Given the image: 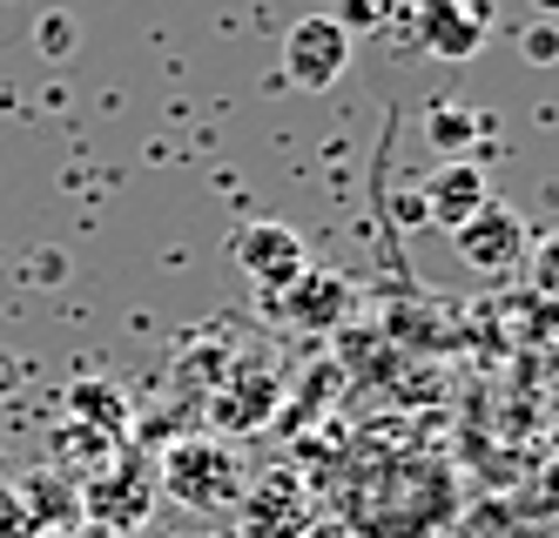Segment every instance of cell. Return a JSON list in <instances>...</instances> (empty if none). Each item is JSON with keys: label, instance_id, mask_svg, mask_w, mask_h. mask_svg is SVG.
I'll return each instance as SVG.
<instances>
[{"label": "cell", "instance_id": "7c38bea8", "mask_svg": "<svg viewBox=\"0 0 559 538\" xmlns=\"http://www.w3.org/2000/svg\"><path fill=\"white\" fill-rule=\"evenodd\" d=\"M539 14H546V21H559V0H539Z\"/></svg>", "mask_w": 559, "mask_h": 538}, {"label": "cell", "instance_id": "277c9868", "mask_svg": "<svg viewBox=\"0 0 559 538\" xmlns=\"http://www.w3.org/2000/svg\"><path fill=\"white\" fill-rule=\"evenodd\" d=\"M452 242H459V256H465L472 270L499 276V270H512L519 256H526V223H519L506 202H478V210L452 229Z\"/></svg>", "mask_w": 559, "mask_h": 538}, {"label": "cell", "instance_id": "8992f818", "mask_svg": "<svg viewBox=\"0 0 559 538\" xmlns=\"http://www.w3.org/2000/svg\"><path fill=\"white\" fill-rule=\"evenodd\" d=\"M276 303H284L290 316H304V323H337V310H344V283H337L331 270H304Z\"/></svg>", "mask_w": 559, "mask_h": 538}, {"label": "cell", "instance_id": "3957f363", "mask_svg": "<svg viewBox=\"0 0 559 538\" xmlns=\"http://www.w3.org/2000/svg\"><path fill=\"white\" fill-rule=\"evenodd\" d=\"M236 270H243L257 289H270V297H284V289L310 270V250H304V236L284 229V223H250L243 236H236Z\"/></svg>", "mask_w": 559, "mask_h": 538}, {"label": "cell", "instance_id": "30bf717a", "mask_svg": "<svg viewBox=\"0 0 559 538\" xmlns=\"http://www.w3.org/2000/svg\"><path fill=\"white\" fill-rule=\"evenodd\" d=\"M74 410H102L108 425H122V418H129V410H122V397H115L108 384H82V391H74Z\"/></svg>", "mask_w": 559, "mask_h": 538}, {"label": "cell", "instance_id": "6da1fadb", "mask_svg": "<svg viewBox=\"0 0 559 538\" xmlns=\"http://www.w3.org/2000/svg\"><path fill=\"white\" fill-rule=\"evenodd\" d=\"M397 34L431 61H472L492 34V0H405Z\"/></svg>", "mask_w": 559, "mask_h": 538}, {"label": "cell", "instance_id": "8fae6325", "mask_svg": "<svg viewBox=\"0 0 559 538\" xmlns=\"http://www.w3.org/2000/svg\"><path fill=\"white\" fill-rule=\"evenodd\" d=\"M331 21H337L344 34H350L357 21H365V27H378V21H384V0H344V14H331Z\"/></svg>", "mask_w": 559, "mask_h": 538}, {"label": "cell", "instance_id": "9c48e42d", "mask_svg": "<svg viewBox=\"0 0 559 538\" xmlns=\"http://www.w3.org/2000/svg\"><path fill=\"white\" fill-rule=\"evenodd\" d=\"M519 48H526V61H533V68H559V27H552V21H533Z\"/></svg>", "mask_w": 559, "mask_h": 538}, {"label": "cell", "instance_id": "ba28073f", "mask_svg": "<svg viewBox=\"0 0 559 538\" xmlns=\"http://www.w3.org/2000/svg\"><path fill=\"white\" fill-rule=\"evenodd\" d=\"M34 48L55 55V61H68L74 55V21L68 14H41V21H34Z\"/></svg>", "mask_w": 559, "mask_h": 538}, {"label": "cell", "instance_id": "5b68a950", "mask_svg": "<svg viewBox=\"0 0 559 538\" xmlns=\"http://www.w3.org/2000/svg\"><path fill=\"white\" fill-rule=\"evenodd\" d=\"M425 202H431V216L445 223V229H459V223L478 210V202H492V195H486V176H478V162L452 155V162H438V169H431Z\"/></svg>", "mask_w": 559, "mask_h": 538}, {"label": "cell", "instance_id": "7a4b0ae2", "mask_svg": "<svg viewBox=\"0 0 559 538\" xmlns=\"http://www.w3.org/2000/svg\"><path fill=\"white\" fill-rule=\"evenodd\" d=\"M350 55H357L350 34L331 14H304L284 34V81H290V88H304V95H324V88H337V81H344Z\"/></svg>", "mask_w": 559, "mask_h": 538}, {"label": "cell", "instance_id": "52a82bcc", "mask_svg": "<svg viewBox=\"0 0 559 538\" xmlns=\"http://www.w3.org/2000/svg\"><path fill=\"white\" fill-rule=\"evenodd\" d=\"M425 135H431V148H438V155L452 162V155H465V148H472L478 115H472V108H459V101H438V108H431V121H425Z\"/></svg>", "mask_w": 559, "mask_h": 538}]
</instances>
